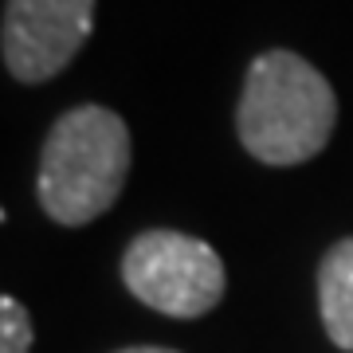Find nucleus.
Listing matches in <instances>:
<instances>
[{"mask_svg": "<svg viewBox=\"0 0 353 353\" xmlns=\"http://www.w3.org/2000/svg\"><path fill=\"white\" fill-rule=\"evenodd\" d=\"M338 99L326 75L294 51H263L243 79L240 141L263 165H303L326 150Z\"/></svg>", "mask_w": 353, "mask_h": 353, "instance_id": "nucleus-1", "label": "nucleus"}, {"mask_svg": "<svg viewBox=\"0 0 353 353\" xmlns=\"http://www.w3.org/2000/svg\"><path fill=\"white\" fill-rule=\"evenodd\" d=\"M130 130L106 106H75L51 126L39 153V204L55 224L83 228L126 185Z\"/></svg>", "mask_w": 353, "mask_h": 353, "instance_id": "nucleus-2", "label": "nucleus"}, {"mask_svg": "<svg viewBox=\"0 0 353 353\" xmlns=\"http://www.w3.org/2000/svg\"><path fill=\"white\" fill-rule=\"evenodd\" d=\"M130 294L169 318H201L224 299V263L204 240L185 232H141L122 255Z\"/></svg>", "mask_w": 353, "mask_h": 353, "instance_id": "nucleus-3", "label": "nucleus"}, {"mask_svg": "<svg viewBox=\"0 0 353 353\" xmlns=\"http://www.w3.org/2000/svg\"><path fill=\"white\" fill-rule=\"evenodd\" d=\"M94 28V0H8L4 67L20 83H48L75 59Z\"/></svg>", "mask_w": 353, "mask_h": 353, "instance_id": "nucleus-4", "label": "nucleus"}, {"mask_svg": "<svg viewBox=\"0 0 353 353\" xmlns=\"http://www.w3.org/2000/svg\"><path fill=\"white\" fill-rule=\"evenodd\" d=\"M318 306L330 341L353 353V236L334 243L318 267Z\"/></svg>", "mask_w": 353, "mask_h": 353, "instance_id": "nucleus-5", "label": "nucleus"}, {"mask_svg": "<svg viewBox=\"0 0 353 353\" xmlns=\"http://www.w3.org/2000/svg\"><path fill=\"white\" fill-rule=\"evenodd\" d=\"M32 350V318L12 294L0 299V353H28Z\"/></svg>", "mask_w": 353, "mask_h": 353, "instance_id": "nucleus-6", "label": "nucleus"}, {"mask_svg": "<svg viewBox=\"0 0 353 353\" xmlns=\"http://www.w3.org/2000/svg\"><path fill=\"white\" fill-rule=\"evenodd\" d=\"M118 353H176V350H161V345H134V350H118Z\"/></svg>", "mask_w": 353, "mask_h": 353, "instance_id": "nucleus-7", "label": "nucleus"}]
</instances>
